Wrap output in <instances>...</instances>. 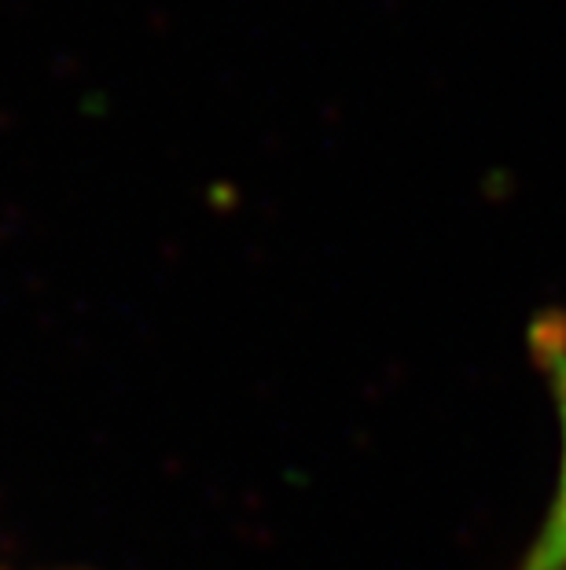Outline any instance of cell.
I'll return each mask as SVG.
<instances>
[{
  "label": "cell",
  "mask_w": 566,
  "mask_h": 570,
  "mask_svg": "<svg viewBox=\"0 0 566 570\" xmlns=\"http://www.w3.org/2000/svg\"><path fill=\"white\" fill-rule=\"evenodd\" d=\"M526 350L545 380L559 416V479L537 533L512 570H566V309H545L529 321Z\"/></svg>",
  "instance_id": "6da1fadb"
}]
</instances>
